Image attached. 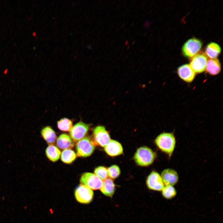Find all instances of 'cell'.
Segmentation results:
<instances>
[{
  "label": "cell",
  "mask_w": 223,
  "mask_h": 223,
  "mask_svg": "<svg viewBox=\"0 0 223 223\" xmlns=\"http://www.w3.org/2000/svg\"><path fill=\"white\" fill-rule=\"evenodd\" d=\"M128 43V42L127 41V42H126V45H127V43Z\"/></svg>",
  "instance_id": "27"
},
{
  "label": "cell",
  "mask_w": 223,
  "mask_h": 223,
  "mask_svg": "<svg viewBox=\"0 0 223 223\" xmlns=\"http://www.w3.org/2000/svg\"><path fill=\"white\" fill-rule=\"evenodd\" d=\"M207 61V57L205 54L199 53L191 58L190 65L195 73H200L205 70Z\"/></svg>",
  "instance_id": "8"
},
{
  "label": "cell",
  "mask_w": 223,
  "mask_h": 223,
  "mask_svg": "<svg viewBox=\"0 0 223 223\" xmlns=\"http://www.w3.org/2000/svg\"><path fill=\"white\" fill-rule=\"evenodd\" d=\"M80 181L81 184L93 190L100 189L103 184L102 180L98 176L88 172L82 174Z\"/></svg>",
  "instance_id": "6"
},
{
  "label": "cell",
  "mask_w": 223,
  "mask_h": 223,
  "mask_svg": "<svg viewBox=\"0 0 223 223\" xmlns=\"http://www.w3.org/2000/svg\"><path fill=\"white\" fill-rule=\"evenodd\" d=\"M95 174L101 179L104 180L107 178V170L104 166H100L96 167L94 169Z\"/></svg>",
  "instance_id": "23"
},
{
  "label": "cell",
  "mask_w": 223,
  "mask_h": 223,
  "mask_svg": "<svg viewBox=\"0 0 223 223\" xmlns=\"http://www.w3.org/2000/svg\"><path fill=\"white\" fill-rule=\"evenodd\" d=\"M41 134L43 139L50 145H52L56 141L57 138L56 133L50 126H47L43 128L41 131Z\"/></svg>",
  "instance_id": "18"
},
{
  "label": "cell",
  "mask_w": 223,
  "mask_h": 223,
  "mask_svg": "<svg viewBox=\"0 0 223 223\" xmlns=\"http://www.w3.org/2000/svg\"><path fill=\"white\" fill-rule=\"evenodd\" d=\"M46 153L47 158L50 161L55 162L59 159L61 152L55 146L50 145L46 148Z\"/></svg>",
  "instance_id": "19"
},
{
  "label": "cell",
  "mask_w": 223,
  "mask_h": 223,
  "mask_svg": "<svg viewBox=\"0 0 223 223\" xmlns=\"http://www.w3.org/2000/svg\"><path fill=\"white\" fill-rule=\"evenodd\" d=\"M177 72L179 77L187 82L192 81L195 76V72L188 64L181 66L178 68Z\"/></svg>",
  "instance_id": "12"
},
{
  "label": "cell",
  "mask_w": 223,
  "mask_h": 223,
  "mask_svg": "<svg viewBox=\"0 0 223 223\" xmlns=\"http://www.w3.org/2000/svg\"><path fill=\"white\" fill-rule=\"evenodd\" d=\"M221 51L220 46L217 43L211 42L206 46L205 52V55L210 59H215L219 55Z\"/></svg>",
  "instance_id": "17"
},
{
  "label": "cell",
  "mask_w": 223,
  "mask_h": 223,
  "mask_svg": "<svg viewBox=\"0 0 223 223\" xmlns=\"http://www.w3.org/2000/svg\"><path fill=\"white\" fill-rule=\"evenodd\" d=\"M148 22H149L147 21H146L145 22L144 25V26L145 28H146L148 27V26H149V25H148V23H148Z\"/></svg>",
  "instance_id": "25"
},
{
  "label": "cell",
  "mask_w": 223,
  "mask_h": 223,
  "mask_svg": "<svg viewBox=\"0 0 223 223\" xmlns=\"http://www.w3.org/2000/svg\"><path fill=\"white\" fill-rule=\"evenodd\" d=\"M58 129L63 131H70L72 127V123L70 119L66 118L61 119L57 122Z\"/></svg>",
  "instance_id": "21"
},
{
  "label": "cell",
  "mask_w": 223,
  "mask_h": 223,
  "mask_svg": "<svg viewBox=\"0 0 223 223\" xmlns=\"http://www.w3.org/2000/svg\"><path fill=\"white\" fill-rule=\"evenodd\" d=\"M156 157L155 152L149 148L144 146L137 150L134 156V160L138 165L146 166L152 164Z\"/></svg>",
  "instance_id": "2"
},
{
  "label": "cell",
  "mask_w": 223,
  "mask_h": 223,
  "mask_svg": "<svg viewBox=\"0 0 223 223\" xmlns=\"http://www.w3.org/2000/svg\"><path fill=\"white\" fill-rule=\"evenodd\" d=\"M104 150L109 155L115 156L123 153V148L121 144L116 141L110 140L104 147Z\"/></svg>",
  "instance_id": "13"
},
{
  "label": "cell",
  "mask_w": 223,
  "mask_h": 223,
  "mask_svg": "<svg viewBox=\"0 0 223 223\" xmlns=\"http://www.w3.org/2000/svg\"><path fill=\"white\" fill-rule=\"evenodd\" d=\"M87 48L88 49H90L91 48V46L90 45H89L87 46Z\"/></svg>",
  "instance_id": "26"
},
{
  "label": "cell",
  "mask_w": 223,
  "mask_h": 223,
  "mask_svg": "<svg viewBox=\"0 0 223 223\" xmlns=\"http://www.w3.org/2000/svg\"><path fill=\"white\" fill-rule=\"evenodd\" d=\"M107 170L108 175L111 178L115 179L117 177L120 173L119 167L116 165H112Z\"/></svg>",
  "instance_id": "24"
},
{
  "label": "cell",
  "mask_w": 223,
  "mask_h": 223,
  "mask_svg": "<svg viewBox=\"0 0 223 223\" xmlns=\"http://www.w3.org/2000/svg\"><path fill=\"white\" fill-rule=\"evenodd\" d=\"M89 125L82 122H79L74 125L70 131V134L72 140L75 142L82 139L87 133Z\"/></svg>",
  "instance_id": "10"
},
{
  "label": "cell",
  "mask_w": 223,
  "mask_h": 223,
  "mask_svg": "<svg viewBox=\"0 0 223 223\" xmlns=\"http://www.w3.org/2000/svg\"><path fill=\"white\" fill-rule=\"evenodd\" d=\"M93 138L94 143L102 147H105L110 140L108 132L102 126H97L94 129Z\"/></svg>",
  "instance_id": "7"
},
{
  "label": "cell",
  "mask_w": 223,
  "mask_h": 223,
  "mask_svg": "<svg viewBox=\"0 0 223 223\" xmlns=\"http://www.w3.org/2000/svg\"><path fill=\"white\" fill-rule=\"evenodd\" d=\"M95 144L89 137H85L78 141L76 145L77 155L85 157L90 155L95 149Z\"/></svg>",
  "instance_id": "3"
},
{
  "label": "cell",
  "mask_w": 223,
  "mask_h": 223,
  "mask_svg": "<svg viewBox=\"0 0 223 223\" xmlns=\"http://www.w3.org/2000/svg\"><path fill=\"white\" fill-rule=\"evenodd\" d=\"M160 176L165 186H174L178 181V173L176 170L172 168L164 169L161 172Z\"/></svg>",
  "instance_id": "11"
},
{
  "label": "cell",
  "mask_w": 223,
  "mask_h": 223,
  "mask_svg": "<svg viewBox=\"0 0 223 223\" xmlns=\"http://www.w3.org/2000/svg\"><path fill=\"white\" fill-rule=\"evenodd\" d=\"M76 155L73 151L70 149H64L61 155V160L66 164H71L76 159Z\"/></svg>",
  "instance_id": "20"
},
{
  "label": "cell",
  "mask_w": 223,
  "mask_h": 223,
  "mask_svg": "<svg viewBox=\"0 0 223 223\" xmlns=\"http://www.w3.org/2000/svg\"><path fill=\"white\" fill-rule=\"evenodd\" d=\"M74 142L67 134L63 133L60 135L57 140V145L59 148L63 149H69L74 146Z\"/></svg>",
  "instance_id": "14"
},
{
  "label": "cell",
  "mask_w": 223,
  "mask_h": 223,
  "mask_svg": "<svg viewBox=\"0 0 223 223\" xmlns=\"http://www.w3.org/2000/svg\"><path fill=\"white\" fill-rule=\"evenodd\" d=\"M74 194L77 200L79 203L83 204L90 203L94 196L92 190L82 184L77 187Z\"/></svg>",
  "instance_id": "5"
},
{
  "label": "cell",
  "mask_w": 223,
  "mask_h": 223,
  "mask_svg": "<svg viewBox=\"0 0 223 223\" xmlns=\"http://www.w3.org/2000/svg\"><path fill=\"white\" fill-rule=\"evenodd\" d=\"M202 45V42L198 39L194 37L190 38L183 45L181 50L182 54L185 57L192 58L197 54Z\"/></svg>",
  "instance_id": "4"
},
{
  "label": "cell",
  "mask_w": 223,
  "mask_h": 223,
  "mask_svg": "<svg viewBox=\"0 0 223 223\" xmlns=\"http://www.w3.org/2000/svg\"><path fill=\"white\" fill-rule=\"evenodd\" d=\"M205 69L211 75L218 74L221 70V65L219 60L217 58L210 59L207 61Z\"/></svg>",
  "instance_id": "15"
},
{
  "label": "cell",
  "mask_w": 223,
  "mask_h": 223,
  "mask_svg": "<svg viewBox=\"0 0 223 223\" xmlns=\"http://www.w3.org/2000/svg\"><path fill=\"white\" fill-rule=\"evenodd\" d=\"M100 189L102 193L104 195L112 197L115 190V186L113 181L110 178H107L104 180Z\"/></svg>",
  "instance_id": "16"
},
{
  "label": "cell",
  "mask_w": 223,
  "mask_h": 223,
  "mask_svg": "<svg viewBox=\"0 0 223 223\" xmlns=\"http://www.w3.org/2000/svg\"><path fill=\"white\" fill-rule=\"evenodd\" d=\"M146 184L149 189L157 191H162L164 186L160 175L155 171H152L147 177Z\"/></svg>",
  "instance_id": "9"
},
{
  "label": "cell",
  "mask_w": 223,
  "mask_h": 223,
  "mask_svg": "<svg viewBox=\"0 0 223 223\" xmlns=\"http://www.w3.org/2000/svg\"><path fill=\"white\" fill-rule=\"evenodd\" d=\"M155 143L157 147L170 159L176 146V140L174 135L171 133H161L156 138Z\"/></svg>",
  "instance_id": "1"
},
{
  "label": "cell",
  "mask_w": 223,
  "mask_h": 223,
  "mask_svg": "<svg viewBox=\"0 0 223 223\" xmlns=\"http://www.w3.org/2000/svg\"><path fill=\"white\" fill-rule=\"evenodd\" d=\"M161 191L163 197L167 199H170L173 198L177 194V192L174 187L170 185L165 186Z\"/></svg>",
  "instance_id": "22"
}]
</instances>
